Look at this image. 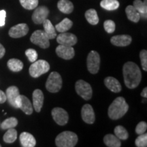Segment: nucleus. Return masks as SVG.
I'll return each instance as SVG.
<instances>
[{"mask_svg": "<svg viewBox=\"0 0 147 147\" xmlns=\"http://www.w3.org/2000/svg\"><path fill=\"white\" fill-rule=\"evenodd\" d=\"M123 74L125 84L128 89H135L140 83L142 73L136 63L131 61L125 63L123 67Z\"/></svg>", "mask_w": 147, "mask_h": 147, "instance_id": "nucleus-1", "label": "nucleus"}, {"mask_svg": "<svg viewBox=\"0 0 147 147\" xmlns=\"http://www.w3.org/2000/svg\"><path fill=\"white\" fill-rule=\"evenodd\" d=\"M129 105L123 97H118L112 102L108 108V117L113 120L121 119L127 113Z\"/></svg>", "mask_w": 147, "mask_h": 147, "instance_id": "nucleus-2", "label": "nucleus"}, {"mask_svg": "<svg viewBox=\"0 0 147 147\" xmlns=\"http://www.w3.org/2000/svg\"><path fill=\"white\" fill-rule=\"evenodd\" d=\"M78 136L72 131H65L59 134L55 139L58 147H74L78 142Z\"/></svg>", "mask_w": 147, "mask_h": 147, "instance_id": "nucleus-3", "label": "nucleus"}, {"mask_svg": "<svg viewBox=\"0 0 147 147\" xmlns=\"http://www.w3.org/2000/svg\"><path fill=\"white\" fill-rule=\"evenodd\" d=\"M50 69V65L45 60H38L33 62L29 69V74L33 78H38L41 75L48 72Z\"/></svg>", "mask_w": 147, "mask_h": 147, "instance_id": "nucleus-4", "label": "nucleus"}, {"mask_svg": "<svg viewBox=\"0 0 147 147\" xmlns=\"http://www.w3.org/2000/svg\"><path fill=\"white\" fill-rule=\"evenodd\" d=\"M62 78L57 71L50 74L46 82V89L51 93H57L62 87Z\"/></svg>", "mask_w": 147, "mask_h": 147, "instance_id": "nucleus-5", "label": "nucleus"}, {"mask_svg": "<svg viewBox=\"0 0 147 147\" xmlns=\"http://www.w3.org/2000/svg\"><path fill=\"white\" fill-rule=\"evenodd\" d=\"M75 89L77 94L80 95L84 100H89L92 97L93 91L91 86L84 80H78L75 84Z\"/></svg>", "mask_w": 147, "mask_h": 147, "instance_id": "nucleus-6", "label": "nucleus"}, {"mask_svg": "<svg viewBox=\"0 0 147 147\" xmlns=\"http://www.w3.org/2000/svg\"><path fill=\"white\" fill-rule=\"evenodd\" d=\"M87 69L91 74H95L100 70V56L99 53L92 51L89 53L87 59Z\"/></svg>", "mask_w": 147, "mask_h": 147, "instance_id": "nucleus-7", "label": "nucleus"}, {"mask_svg": "<svg viewBox=\"0 0 147 147\" xmlns=\"http://www.w3.org/2000/svg\"><path fill=\"white\" fill-rule=\"evenodd\" d=\"M30 40L33 44L39 46L42 49H48L50 47L49 38L44 30H36L34 32L31 36Z\"/></svg>", "mask_w": 147, "mask_h": 147, "instance_id": "nucleus-8", "label": "nucleus"}, {"mask_svg": "<svg viewBox=\"0 0 147 147\" xmlns=\"http://www.w3.org/2000/svg\"><path fill=\"white\" fill-rule=\"evenodd\" d=\"M51 115L53 119L59 125L63 126L67 123L69 116L65 110L61 108H55L52 110Z\"/></svg>", "mask_w": 147, "mask_h": 147, "instance_id": "nucleus-9", "label": "nucleus"}, {"mask_svg": "<svg viewBox=\"0 0 147 147\" xmlns=\"http://www.w3.org/2000/svg\"><path fill=\"white\" fill-rule=\"evenodd\" d=\"M16 105L17 108H20L23 113L27 115H30L33 113V106L30 100L26 96L19 95L16 98Z\"/></svg>", "mask_w": 147, "mask_h": 147, "instance_id": "nucleus-10", "label": "nucleus"}, {"mask_svg": "<svg viewBox=\"0 0 147 147\" xmlns=\"http://www.w3.org/2000/svg\"><path fill=\"white\" fill-rule=\"evenodd\" d=\"M32 14V20L35 24L39 25L42 24L47 19L49 14V10L46 6L42 5L40 7H36Z\"/></svg>", "mask_w": 147, "mask_h": 147, "instance_id": "nucleus-11", "label": "nucleus"}, {"mask_svg": "<svg viewBox=\"0 0 147 147\" xmlns=\"http://www.w3.org/2000/svg\"><path fill=\"white\" fill-rule=\"evenodd\" d=\"M77 41L78 39L74 34L67 33V32L61 33L57 37V42L61 45L73 47L77 43Z\"/></svg>", "mask_w": 147, "mask_h": 147, "instance_id": "nucleus-12", "label": "nucleus"}, {"mask_svg": "<svg viewBox=\"0 0 147 147\" xmlns=\"http://www.w3.org/2000/svg\"><path fill=\"white\" fill-rule=\"evenodd\" d=\"M29 27L25 23H20L11 27L9 30V36L13 38H19L28 34Z\"/></svg>", "mask_w": 147, "mask_h": 147, "instance_id": "nucleus-13", "label": "nucleus"}, {"mask_svg": "<svg viewBox=\"0 0 147 147\" xmlns=\"http://www.w3.org/2000/svg\"><path fill=\"white\" fill-rule=\"evenodd\" d=\"M56 53L59 57L65 60L71 59L75 55L74 49L70 46L59 45L56 48Z\"/></svg>", "mask_w": 147, "mask_h": 147, "instance_id": "nucleus-14", "label": "nucleus"}, {"mask_svg": "<svg viewBox=\"0 0 147 147\" xmlns=\"http://www.w3.org/2000/svg\"><path fill=\"white\" fill-rule=\"evenodd\" d=\"M82 119L87 124H93L95 122V116L93 108L90 104H84L81 110Z\"/></svg>", "mask_w": 147, "mask_h": 147, "instance_id": "nucleus-15", "label": "nucleus"}, {"mask_svg": "<svg viewBox=\"0 0 147 147\" xmlns=\"http://www.w3.org/2000/svg\"><path fill=\"white\" fill-rule=\"evenodd\" d=\"M132 38L129 35H118L112 37L110 42L116 47H127L131 43Z\"/></svg>", "mask_w": 147, "mask_h": 147, "instance_id": "nucleus-16", "label": "nucleus"}, {"mask_svg": "<svg viewBox=\"0 0 147 147\" xmlns=\"http://www.w3.org/2000/svg\"><path fill=\"white\" fill-rule=\"evenodd\" d=\"M33 106L37 113H40L44 104L43 92L40 89H36L33 92Z\"/></svg>", "mask_w": 147, "mask_h": 147, "instance_id": "nucleus-17", "label": "nucleus"}, {"mask_svg": "<svg viewBox=\"0 0 147 147\" xmlns=\"http://www.w3.org/2000/svg\"><path fill=\"white\" fill-rule=\"evenodd\" d=\"M6 99L10 105L12 107L17 108L16 105V100L18 95H20L19 90L16 86H11L6 89Z\"/></svg>", "mask_w": 147, "mask_h": 147, "instance_id": "nucleus-18", "label": "nucleus"}, {"mask_svg": "<svg viewBox=\"0 0 147 147\" xmlns=\"http://www.w3.org/2000/svg\"><path fill=\"white\" fill-rule=\"evenodd\" d=\"M106 87L114 93H119L122 89L121 84L117 79L112 76H108L104 79Z\"/></svg>", "mask_w": 147, "mask_h": 147, "instance_id": "nucleus-19", "label": "nucleus"}, {"mask_svg": "<svg viewBox=\"0 0 147 147\" xmlns=\"http://www.w3.org/2000/svg\"><path fill=\"white\" fill-rule=\"evenodd\" d=\"M20 142L23 147H34L36 145V140L32 134L28 132H23L20 135Z\"/></svg>", "mask_w": 147, "mask_h": 147, "instance_id": "nucleus-20", "label": "nucleus"}, {"mask_svg": "<svg viewBox=\"0 0 147 147\" xmlns=\"http://www.w3.org/2000/svg\"><path fill=\"white\" fill-rule=\"evenodd\" d=\"M43 25L44 29H45V32L47 34L48 38H49V40H53L57 37V33H56V29H55V27L53 26V24L51 23V22L49 21V19H46L45 21L42 23Z\"/></svg>", "mask_w": 147, "mask_h": 147, "instance_id": "nucleus-21", "label": "nucleus"}, {"mask_svg": "<svg viewBox=\"0 0 147 147\" xmlns=\"http://www.w3.org/2000/svg\"><path fill=\"white\" fill-rule=\"evenodd\" d=\"M127 17L134 23H138L140 19V14L133 5H128L125 8Z\"/></svg>", "mask_w": 147, "mask_h": 147, "instance_id": "nucleus-22", "label": "nucleus"}, {"mask_svg": "<svg viewBox=\"0 0 147 147\" xmlns=\"http://www.w3.org/2000/svg\"><path fill=\"white\" fill-rule=\"evenodd\" d=\"M57 8L64 14H70L74 10V5L69 0H59L57 3Z\"/></svg>", "mask_w": 147, "mask_h": 147, "instance_id": "nucleus-23", "label": "nucleus"}, {"mask_svg": "<svg viewBox=\"0 0 147 147\" xmlns=\"http://www.w3.org/2000/svg\"><path fill=\"white\" fill-rule=\"evenodd\" d=\"M133 6L138 10L140 14V17L146 19L147 17V0L142 1L141 0H135Z\"/></svg>", "mask_w": 147, "mask_h": 147, "instance_id": "nucleus-24", "label": "nucleus"}, {"mask_svg": "<svg viewBox=\"0 0 147 147\" xmlns=\"http://www.w3.org/2000/svg\"><path fill=\"white\" fill-rule=\"evenodd\" d=\"M104 142L108 147H120L121 140L113 134H107L104 138Z\"/></svg>", "mask_w": 147, "mask_h": 147, "instance_id": "nucleus-25", "label": "nucleus"}, {"mask_svg": "<svg viewBox=\"0 0 147 147\" xmlns=\"http://www.w3.org/2000/svg\"><path fill=\"white\" fill-rule=\"evenodd\" d=\"M72 25L73 22L70 19H69V18H65L61 22H60L59 23L57 24L55 28L58 32L63 33L67 32L72 27Z\"/></svg>", "mask_w": 147, "mask_h": 147, "instance_id": "nucleus-26", "label": "nucleus"}, {"mask_svg": "<svg viewBox=\"0 0 147 147\" xmlns=\"http://www.w3.org/2000/svg\"><path fill=\"white\" fill-rule=\"evenodd\" d=\"M8 68L14 72H18L23 68V63L17 59H10L7 63Z\"/></svg>", "mask_w": 147, "mask_h": 147, "instance_id": "nucleus-27", "label": "nucleus"}, {"mask_svg": "<svg viewBox=\"0 0 147 147\" xmlns=\"http://www.w3.org/2000/svg\"><path fill=\"white\" fill-rule=\"evenodd\" d=\"M100 6L106 10H115L119 7V2L117 0H102Z\"/></svg>", "mask_w": 147, "mask_h": 147, "instance_id": "nucleus-28", "label": "nucleus"}, {"mask_svg": "<svg viewBox=\"0 0 147 147\" xmlns=\"http://www.w3.org/2000/svg\"><path fill=\"white\" fill-rule=\"evenodd\" d=\"M85 18L91 25H95L99 23V17L95 9H89L85 12Z\"/></svg>", "mask_w": 147, "mask_h": 147, "instance_id": "nucleus-29", "label": "nucleus"}, {"mask_svg": "<svg viewBox=\"0 0 147 147\" xmlns=\"http://www.w3.org/2000/svg\"><path fill=\"white\" fill-rule=\"evenodd\" d=\"M3 138L5 143H13L17 139V131L14 128L8 129Z\"/></svg>", "mask_w": 147, "mask_h": 147, "instance_id": "nucleus-30", "label": "nucleus"}, {"mask_svg": "<svg viewBox=\"0 0 147 147\" xmlns=\"http://www.w3.org/2000/svg\"><path fill=\"white\" fill-rule=\"evenodd\" d=\"M115 136L119 140H125L129 138V134L127 131L124 127L121 126V125H118L115 128Z\"/></svg>", "mask_w": 147, "mask_h": 147, "instance_id": "nucleus-31", "label": "nucleus"}, {"mask_svg": "<svg viewBox=\"0 0 147 147\" xmlns=\"http://www.w3.org/2000/svg\"><path fill=\"white\" fill-rule=\"evenodd\" d=\"M18 125V120L15 117H10L3 121L0 127L2 129H8L10 128H14Z\"/></svg>", "mask_w": 147, "mask_h": 147, "instance_id": "nucleus-32", "label": "nucleus"}, {"mask_svg": "<svg viewBox=\"0 0 147 147\" xmlns=\"http://www.w3.org/2000/svg\"><path fill=\"white\" fill-rule=\"evenodd\" d=\"M22 6L27 10H34L38 7V0H19Z\"/></svg>", "mask_w": 147, "mask_h": 147, "instance_id": "nucleus-33", "label": "nucleus"}, {"mask_svg": "<svg viewBox=\"0 0 147 147\" xmlns=\"http://www.w3.org/2000/svg\"><path fill=\"white\" fill-rule=\"evenodd\" d=\"M135 144L138 147L147 146V134L144 133L139 135V136L136 139Z\"/></svg>", "mask_w": 147, "mask_h": 147, "instance_id": "nucleus-34", "label": "nucleus"}, {"mask_svg": "<svg viewBox=\"0 0 147 147\" xmlns=\"http://www.w3.org/2000/svg\"><path fill=\"white\" fill-rule=\"evenodd\" d=\"M104 27L106 32L108 34H113L115 31V23L112 20H106L104 23Z\"/></svg>", "mask_w": 147, "mask_h": 147, "instance_id": "nucleus-35", "label": "nucleus"}, {"mask_svg": "<svg viewBox=\"0 0 147 147\" xmlns=\"http://www.w3.org/2000/svg\"><path fill=\"white\" fill-rule=\"evenodd\" d=\"M25 55L28 58L29 61H31L32 63L36 61L38 59V53H37L36 51L34 50L33 49H29L25 51Z\"/></svg>", "mask_w": 147, "mask_h": 147, "instance_id": "nucleus-36", "label": "nucleus"}, {"mask_svg": "<svg viewBox=\"0 0 147 147\" xmlns=\"http://www.w3.org/2000/svg\"><path fill=\"white\" fill-rule=\"evenodd\" d=\"M140 58L141 61V65L142 69L145 71H147V51L146 50H142L140 53Z\"/></svg>", "mask_w": 147, "mask_h": 147, "instance_id": "nucleus-37", "label": "nucleus"}, {"mask_svg": "<svg viewBox=\"0 0 147 147\" xmlns=\"http://www.w3.org/2000/svg\"><path fill=\"white\" fill-rule=\"evenodd\" d=\"M147 129V124L144 121H141L137 125L136 127V133L138 135L142 134L146 132Z\"/></svg>", "mask_w": 147, "mask_h": 147, "instance_id": "nucleus-38", "label": "nucleus"}, {"mask_svg": "<svg viewBox=\"0 0 147 147\" xmlns=\"http://www.w3.org/2000/svg\"><path fill=\"white\" fill-rule=\"evenodd\" d=\"M5 16L6 12L4 10H0V27H3L5 25Z\"/></svg>", "mask_w": 147, "mask_h": 147, "instance_id": "nucleus-39", "label": "nucleus"}, {"mask_svg": "<svg viewBox=\"0 0 147 147\" xmlns=\"http://www.w3.org/2000/svg\"><path fill=\"white\" fill-rule=\"evenodd\" d=\"M7 100L6 95L4 92L0 90V104H3Z\"/></svg>", "mask_w": 147, "mask_h": 147, "instance_id": "nucleus-40", "label": "nucleus"}, {"mask_svg": "<svg viewBox=\"0 0 147 147\" xmlns=\"http://www.w3.org/2000/svg\"><path fill=\"white\" fill-rule=\"evenodd\" d=\"M5 53V48L3 47V45L1 44H0V59H1L4 56Z\"/></svg>", "mask_w": 147, "mask_h": 147, "instance_id": "nucleus-41", "label": "nucleus"}, {"mask_svg": "<svg viewBox=\"0 0 147 147\" xmlns=\"http://www.w3.org/2000/svg\"><path fill=\"white\" fill-rule=\"evenodd\" d=\"M141 95H142V97L146 98L147 97V88L146 87H145L144 89L142 90V93H141Z\"/></svg>", "mask_w": 147, "mask_h": 147, "instance_id": "nucleus-42", "label": "nucleus"}, {"mask_svg": "<svg viewBox=\"0 0 147 147\" xmlns=\"http://www.w3.org/2000/svg\"><path fill=\"white\" fill-rule=\"evenodd\" d=\"M1 144H0V147H1Z\"/></svg>", "mask_w": 147, "mask_h": 147, "instance_id": "nucleus-43", "label": "nucleus"}]
</instances>
